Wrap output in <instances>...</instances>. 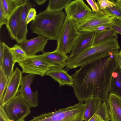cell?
Masks as SVG:
<instances>
[{"instance_id": "obj_7", "label": "cell", "mask_w": 121, "mask_h": 121, "mask_svg": "<svg viewBox=\"0 0 121 121\" xmlns=\"http://www.w3.org/2000/svg\"><path fill=\"white\" fill-rule=\"evenodd\" d=\"M22 73L43 77L51 67L41 55L27 56L18 64Z\"/></svg>"}, {"instance_id": "obj_23", "label": "cell", "mask_w": 121, "mask_h": 121, "mask_svg": "<svg viewBox=\"0 0 121 121\" xmlns=\"http://www.w3.org/2000/svg\"><path fill=\"white\" fill-rule=\"evenodd\" d=\"M71 0H49L45 10L48 12H59L65 9Z\"/></svg>"}, {"instance_id": "obj_41", "label": "cell", "mask_w": 121, "mask_h": 121, "mask_svg": "<svg viewBox=\"0 0 121 121\" xmlns=\"http://www.w3.org/2000/svg\"><path fill=\"white\" fill-rule=\"evenodd\" d=\"M21 121H25V120H22Z\"/></svg>"}, {"instance_id": "obj_33", "label": "cell", "mask_w": 121, "mask_h": 121, "mask_svg": "<svg viewBox=\"0 0 121 121\" xmlns=\"http://www.w3.org/2000/svg\"><path fill=\"white\" fill-rule=\"evenodd\" d=\"M86 1L91 8L92 11L96 13L106 14L104 11L100 10L99 5L96 0H86Z\"/></svg>"}, {"instance_id": "obj_9", "label": "cell", "mask_w": 121, "mask_h": 121, "mask_svg": "<svg viewBox=\"0 0 121 121\" xmlns=\"http://www.w3.org/2000/svg\"><path fill=\"white\" fill-rule=\"evenodd\" d=\"M114 18L105 14L92 11L83 19L76 23V26L78 30L82 33L100 25L110 24Z\"/></svg>"}, {"instance_id": "obj_37", "label": "cell", "mask_w": 121, "mask_h": 121, "mask_svg": "<svg viewBox=\"0 0 121 121\" xmlns=\"http://www.w3.org/2000/svg\"><path fill=\"white\" fill-rule=\"evenodd\" d=\"M88 121H104V120L100 116L95 114Z\"/></svg>"}, {"instance_id": "obj_15", "label": "cell", "mask_w": 121, "mask_h": 121, "mask_svg": "<svg viewBox=\"0 0 121 121\" xmlns=\"http://www.w3.org/2000/svg\"><path fill=\"white\" fill-rule=\"evenodd\" d=\"M24 4L18 7L8 18L6 25L8 34L12 39L15 40L16 39L19 27L21 15Z\"/></svg>"}, {"instance_id": "obj_17", "label": "cell", "mask_w": 121, "mask_h": 121, "mask_svg": "<svg viewBox=\"0 0 121 121\" xmlns=\"http://www.w3.org/2000/svg\"><path fill=\"white\" fill-rule=\"evenodd\" d=\"M4 47V53L2 61L0 64L6 76L8 81L13 72L14 65L16 63L9 47L5 43L2 42Z\"/></svg>"}, {"instance_id": "obj_18", "label": "cell", "mask_w": 121, "mask_h": 121, "mask_svg": "<svg viewBox=\"0 0 121 121\" xmlns=\"http://www.w3.org/2000/svg\"><path fill=\"white\" fill-rule=\"evenodd\" d=\"M32 5V4L30 0H28L27 2L24 5L21 15L19 30L15 40L18 43L20 44L27 39L26 35L28 30L26 19L28 10L31 7Z\"/></svg>"}, {"instance_id": "obj_21", "label": "cell", "mask_w": 121, "mask_h": 121, "mask_svg": "<svg viewBox=\"0 0 121 121\" xmlns=\"http://www.w3.org/2000/svg\"><path fill=\"white\" fill-rule=\"evenodd\" d=\"M110 93L121 96V69L118 67L112 73Z\"/></svg>"}, {"instance_id": "obj_36", "label": "cell", "mask_w": 121, "mask_h": 121, "mask_svg": "<svg viewBox=\"0 0 121 121\" xmlns=\"http://www.w3.org/2000/svg\"><path fill=\"white\" fill-rule=\"evenodd\" d=\"M0 121H13L9 119L3 107L0 105Z\"/></svg>"}, {"instance_id": "obj_34", "label": "cell", "mask_w": 121, "mask_h": 121, "mask_svg": "<svg viewBox=\"0 0 121 121\" xmlns=\"http://www.w3.org/2000/svg\"><path fill=\"white\" fill-rule=\"evenodd\" d=\"M36 13V9L35 8L31 7L29 9L26 19L27 24V25L30 22L35 19L37 16Z\"/></svg>"}, {"instance_id": "obj_25", "label": "cell", "mask_w": 121, "mask_h": 121, "mask_svg": "<svg viewBox=\"0 0 121 121\" xmlns=\"http://www.w3.org/2000/svg\"><path fill=\"white\" fill-rule=\"evenodd\" d=\"M16 62L18 64L24 60L28 56L20 46L17 44L10 48Z\"/></svg>"}, {"instance_id": "obj_38", "label": "cell", "mask_w": 121, "mask_h": 121, "mask_svg": "<svg viewBox=\"0 0 121 121\" xmlns=\"http://www.w3.org/2000/svg\"><path fill=\"white\" fill-rule=\"evenodd\" d=\"M4 53V47L2 42L0 43V64L2 62Z\"/></svg>"}, {"instance_id": "obj_39", "label": "cell", "mask_w": 121, "mask_h": 121, "mask_svg": "<svg viewBox=\"0 0 121 121\" xmlns=\"http://www.w3.org/2000/svg\"><path fill=\"white\" fill-rule=\"evenodd\" d=\"M47 1V0H33L39 5H41L43 4Z\"/></svg>"}, {"instance_id": "obj_32", "label": "cell", "mask_w": 121, "mask_h": 121, "mask_svg": "<svg viewBox=\"0 0 121 121\" xmlns=\"http://www.w3.org/2000/svg\"><path fill=\"white\" fill-rule=\"evenodd\" d=\"M110 28L121 35V20L114 18L110 24Z\"/></svg>"}, {"instance_id": "obj_27", "label": "cell", "mask_w": 121, "mask_h": 121, "mask_svg": "<svg viewBox=\"0 0 121 121\" xmlns=\"http://www.w3.org/2000/svg\"><path fill=\"white\" fill-rule=\"evenodd\" d=\"M8 82L6 76L2 69L0 68V105L2 104Z\"/></svg>"}, {"instance_id": "obj_3", "label": "cell", "mask_w": 121, "mask_h": 121, "mask_svg": "<svg viewBox=\"0 0 121 121\" xmlns=\"http://www.w3.org/2000/svg\"><path fill=\"white\" fill-rule=\"evenodd\" d=\"M66 16L63 11L52 12L45 10L37 15L30 28L32 33L45 36L49 40H56Z\"/></svg>"}, {"instance_id": "obj_16", "label": "cell", "mask_w": 121, "mask_h": 121, "mask_svg": "<svg viewBox=\"0 0 121 121\" xmlns=\"http://www.w3.org/2000/svg\"><path fill=\"white\" fill-rule=\"evenodd\" d=\"M41 55L51 67L63 69L66 66L68 56L56 49L52 52H44Z\"/></svg>"}, {"instance_id": "obj_20", "label": "cell", "mask_w": 121, "mask_h": 121, "mask_svg": "<svg viewBox=\"0 0 121 121\" xmlns=\"http://www.w3.org/2000/svg\"><path fill=\"white\" fill-rule=\"evenodd\" d=\"M103 102L100 100L95 99H90L86 100L83 121H88L95 114Z\"/></svg>"}, {"instance_id": "obj_29", "label": "cell", "mask_w": 121, "mask_h": 121, "mask_svg": "<svg viewBox=\"0 0 121 121\" xmlns=\"http://www.w3.org/2000/svg\"><path fill=\"white\" fill-rule=\"evenodd\" d=\"M110 24L100 25L85 30L82 34L96 33L106 30L111 29L110 27Z\"/></svg>"}, {"instance_id": "obj_12", "label": "cell", "mask_w": 121, "mask_h": 121, "mask_svg": "<svg viewBox=\"0 0 121 121\" xmlns=\"http://www.w3.org/2000/svg\"><path fill=\"white\" fill-rule=\"evenodd\" d=\"M48 39L40 35L33 39H26L20 44V45L26 53L28 56L36 55L39 52L43 53L48 42Z\"/></svg>"}, {"instance_id": "obj_40", "label": "cell", "mask_w": 121, "mask_h": 121, "mask_svg": "<svg viewBox=\"0 0 121 121\" xmlns=\"http://www.w3.org/2000/svg\"><path fill=\"white\" fill-rule=\"evenodd\" d=\"M116 3L121 8V0H117L116 1Z\"/></svg>"}, {"instance_id": "obj_5", "label": "cell", "mask_w": 121, "mask_h": 121, "mask_svg": "<svg viewBox=\"0 0 121 121\" xmlns=\"http://www.w3.org/2000/svg\"><path fill=\"white\" fill-rule=\"evenodd\" d=\"M85 104L79 102L57 111L34 117L29 121H83Z\"/></svg>"}, {"instance_id": "obj_22", "label": "cell", "mask_w": 121, "mask_h": 121, "mask_svg": "<svg viewBox=\"0 0 121 121\" xmlns=\"http://www.w3.org/2000/svg\"><path fill=\"white\" fill-rule=\"evenodd\" d=\"M117 34L113 30L110 29L95 33L92 46H93L107 40Z\"/></svg>"}, {"instance_id": "obj_11", "label": "cell", "mask_w": 121, "mask_h": 121, "mask_svg": "<svg viewBox=\"0 0 121 121\" xmlns=\"http://www.w3.org/2000/svg\"><path fill=\"white\" fill-rule=\"evenodd\" d=\"M65 10L66 16L76 23L83 19L92 11L83 0H72Z\"/></svg>"}, {"instance_id": "obj_1", "label": "cell", "mask_w": 121, "mask_h": 121, "mask_svg": "<svg viewBox=\"0 0 121 121\" xmlns=\"http://www.w3.org/2000/svg\"><path fill=\"white\" fill-rule=\"evenodd\" d=\"M118 67L113 55L90 62L76 70L72 87L78 101L95 99L106 101L110 93L112 73Z\"/></svg>"}, {"instance_id": "obj_31", "label": "cell", "mask_w": 121, "mask_h": 121, "mask_svg": "<svg viewBox=\"0 0 121 121\" xmlns=\"http://www.w3.org/2000/svg\"><path fill=\"white\" fill-rule=\"evenodd\" d=\"M8 17L3 8L1 0H0V29L3 25L6 24Z\"/></svg>"}, {"instance_id": "obj_24", "label": "cell", "mask_w": 121, "mask_h": 121, "mask_svg": "<svg viewBox=\"0 0 121 121\" xmlns=\"http://www.w3.org/2000/svg\"><path fill=\"white\" fill-rule=\"evenodd\" d=\"M8 17L18 7L26 3L28 0H1Z\"/></svg>"}, {"instance_id": "obj_6", "label": "cell", "mask_w": 121, "mask_h": 121, "mask_svg": "<svg viewBox=\"0 0 121 121\" xmlns=\"http://www.w3.org/2000/svg\"><path fill=\"white\" fill-rule=\"evenodd\" d=\"M3 107L9 119L13 121L25 120L31 112L28 105L18 95Z\"/></svg>"}, {"instance_id": "obj_10", "label": "cell", "mask_w": 121, "mask_h": 121, "mask_svg": "<svg viewBox=\"0 0 121 121\" xmlns=\"http://www.w3.org/2000/svg\"><path fill=\"white\" fill-rule=\"evenodd\" d=\"M22 72L16 67L9 80L1 105L3 107L17 96L21 85Z\"/></svg>"}, {"instance_id": "obj_30", "label": "cell", "mask_w": 121, "mask_h": 121, "mask_svg": "<svg viewBox=\"0 0 121 121\" xmlns=\"http://www.w3.org/2000/svg\"><path fill=\"white\" fill-rule=\"evenodd\" d=\"M97 1L100 10L103 11L107 7H112L116 5L115 2L113 0H97Z\"/></svg>"}, {"instance_id": "obj_13", "label": "cell", "mask_w": 121, "mask_h": 121, "mask_svg": "<svg viewBox=\"0 0 121 121\" xmlns=\"http://www.w3.org/2000/svg\"><path fill=\"white\" fill-rule=\"evenodd\" d=\"M106 102L110 120L121 121V96L110 93Z\"/></svg>"}, {"instance_id": "obj_4", "label": "cell", "mask_w": 121, "mask_h": 121, "mask_svg": "<svg viewBox=\"0 0 121 121\" xmlns=\"http://www.w3.org/2000/svg\"><path fill=\"white\" fill-rule=\"evenodd\" d=\"M82 34L77 30L76 22L66 16L56 39V49L65 55L69 53Z\"/></svg>"}, {"instance_id": "obj_2", "label": "cell", "mask_w": 121, "mask_h": 121, "mask_svg": "<svg viewBox=\"0 0 121 121\" xmlns=\"http://www.w3.org/2000/svg\"><path fill=\"white\" fill-rule=\"evenodd\" d=\"M117 34L105 41L91 47L79 54L69 57L65 69L69 70L81 67L93 60L113 55L120 48Z\"/></svg>"}, {"instance_id": "obj_8", "label": "cell", "mask_w": 121, "mask_h": 121, "mask_svg": "<svg viewBox=\"0 0 121 121\" xmlns=\"http://www.w3.org/2000/svg\"><path fill=\"white\" fill-rule=\"evenodd\" d=\"M36 75L28 74L22 76L21 87L17 95L21 96L30 108L35 107L38 105V92H33L31 87Z\"/></svg>"}, {"instance_id": "obj_26", "label": "cell", "mask_w": 121, "mask_h": 121, "mask_svg": "<svg viewBox=\"0 0 121 121\" xmlns=\"http://www.w3.org/2000/svg\"><path fill=\"white\" fill-rule=\"evenodd\" d=\"M103 11L109 17L118 19L121 18V8L117 4L115 6L107 8Z\"/></svg>"}, {"instance_id": "obj_35", "label": "cell", "mask_w": 121, "mask_h": 121, "mask_svg": "<svg viewBox=\"0 0 121 121\" xmlns=\"http://www.w3.org/2000/svg\"><path fill=\"white\" fill-rule=\"evenodd\" d=\"M113 56L118 67L121 69V49L113 53Z\"/></svg>"}, {"instance_id": "obj_28", "label": "cell", "mask_w": 121, "mask_h": 121, "mask_svg": "<svg viewBox=\"0 0 121 121\" xmlns=\"http://www.w3.org/2000/svg\"><path fill=\"white\" fill-rule=\"evenodd\" d=\"M100 116L104 121H109L106 101L103 102L95 113Z\"/></svg>"}, {"instance_id": "obj_14", "label": "cell", "mask_w": 121, "mask_h": 121, "mask_svg": "<svg viewBox=\"0 0 121 121\" xmlns=\"http://www.w3.org/2000/svg\"><path fill=\"white\" fill-rule=\"evenodd\" d=\"M46 75L51 77L58 82L60 87L65 85L73 86V79L72 76L69 75L68 71L56 67H51L47 72Z\"/></svg>"}, {"instance_id": "obj_19", "label": "cell", "mask_w": 121, "mask_h": 121, "mask_svg": "<svg viewBox=\"0 0 121 121\" xmlns=\"http://www.w3.org/2000/svg\"><path fill=\"white\" fill-rule=\"evenodd\" d=\"M95 33L82 34L73 47L69 57L77 55L91 47Z\"/></svg>"}, {"instance_id": "obj_42", "label": "cell", "mask_w": 121, "mask_h": 121, "mask_svg": "<svg viewBox=\"0 0 121 121\" xmlns=\"http://www.w3.org/2000/svg\"><path fill=\"white\" fill-rule=\"evenodd\" d=\"M119 19V20H121V18L120 19Z\"/></svg>"}]
</instances>
